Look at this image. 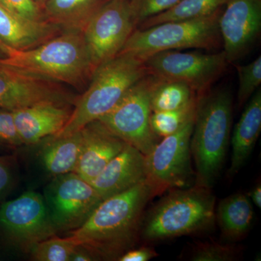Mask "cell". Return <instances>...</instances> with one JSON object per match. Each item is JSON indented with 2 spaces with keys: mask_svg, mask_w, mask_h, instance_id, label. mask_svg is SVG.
Wrapping results in <instances>:
<instances>
[{
  "mask_svg": "<svg viewBox=\"0 0 261 261\" xmlns=\"http://www.w3.org/2000/svg\"><path fill=\"white\" fill-rule=\"evenodd\" d=\"M154 197L147 181L103 200L69 236L96 260H118L140 238L144 211Z\"/></svg>",
  "mask_w": 261,
  "mask_h": 261,
  "instance_id": "1",
  "label": "cell"
},
{
  "mask_svg": "<svg viewBox=\"0 0 261 261\" xmlns=\"http://www.w3.org/2000/svg\"><path fill=\"white\" fill-rule=\"evenodd\" d=\"M0 65L25 74L71 86L88 87L94 68L83 33L65 31L44 44L27 50L12 49Z\"/></svg>",
  "mask_w": 261,
  "mask_h": 261,
  "instance_id": "2",
  "label": "cell"
},
{
  "mask_svg": "<svg viewBox=\"0 0 261 261\" xmlns=\"http://www.w3.org/2000/svg\"><path fill=\"white\" fill-rule=\"evenodd\" d=\"M232 115L228 89L208 91L199 97L190 140L195 185L212 189L219 177L231 139Z\"/></svg>",
  "mask_w": 261,
  "mask_h": 261,
  "instance_id": "3",
  "label": "cell"
},
{
  "mask_svg": "<svg viewBox=\"0 0 261 261\" xmlns=\"http://www.w3.org/2000/svg\"><path fill=\"white\" fill-rule=\"evenodd\" d=\"M216 197L194 185L170 190L142 219L140 238L147 241L197 234L214 228Z\"/></svg>",
  "mask_w": 261,
  "mask_h": 261,
  "instance_id": "4",
  "label": "cell"
},
{
  "mask_svg": "<svg viewBox=\"0 0 261 261\" xmlns=\"http://www.w3.org/2000/svg\"><path fill=\"white\" fill-rule=\"evenodd\" d=\"M148 74L144 61L133 55L119 53L100 65L82 96L77 97L66 124L56 135L60 137L80 132L90 122L111 111L128 89Z\"/></svg>",
  "mask_w": 261,
  "mask_h": 261,
  "instance_id": "5",
  "label": "cell"
},
{
  "mask_svg": "<svg viewBox=\"0 0 261 261\" xmlns=\"http://www.w3.org/2000/svg\"><path fill=\"white\" fill-rule=\"evenodd\" d=\"M223 8L202 18L166 22L145 29H135L120 53L145 61L163 51L181 49L214 50L222 45L219 20Z\"/></svg>",
  "mask_w": 261,
  "mask_h": 261,
  "instance_id": "6",
  "label": "cell"
},
{
  "mask_svg": "<svg viewBox=\"0 0 261 261\" xmlns=\"http://www.w3.org/2000/svg\"><path fill=\"white\" fill-rule=\"evenodd\" d=\"M161 79L147 74L134 84L121 100L99 121L128 145L147 155L155 147L158 137L150 126V99Z\"/></svg>",
  "mask_w": 261,
  "mask_h": 261,
  "instance_id": "7",
  "label": "cell"
},
{
  "mask_svg": "<svg viewBox=\"0 0 261 261\" xmlns=\"http://www.w3.org/2000/svg\"><path fill=\"white\" fill-rule=\"evenodd\" d=\"M195 118L173 135L164 137L145 155L147 180L154 196L190 187L195 173L190 149Z\"/></svg>",
  "mask_w": 261,
  "mask_h": 261,
  "instance_id": "8",
  "label": "cell"
},
{
  "mask_svg": "<svg viewBox=\"0 0 261 261\" xmlns=\"http://www.w3.org/2000/svg\"><path fill=\"white\" fill-rule=\"evenodd\" d=\"M0 231L10 245L29 254L43 240L58 235L44 197L39 192H24L0 207Z\"/></svg>",
  "mask_w": 261,
  "mask_h": 261,
  "instance_id": "9",
  "label": "cell"
},
{
  "mask_svg": "<svg viewBox=\"0 0 261 261\" xmlns=\"http://www.w3.org/2000/svg\"><path fill=\"white\" fill-rule=\"evenodd\" d=\"M144 63L149 74L184 82L199 97L208 92L228 64L224 51L212 54L163 51L146 58Z\"/></svg>",
  "mask_w": 261,
  "mask_h": 261,
  "instance_id": "10",
  "label": "cell"
},
{
  "mask_svg": "<svg viewBox=\"0 0 261 261\" xmlns=\"http://www.w3.org/2000/svg\"><path fill=\"white\" fill-rule=\"evenodd\" d=\"M42 195L58 233L81 227L102 201L91 183L75 172L53 177Z\"/></svg>",
  "mask_w": 261,
  "mask_h": 261,
  "instance_id": "11",
  "label": "cell"
},
{
  "mask_svg": "<svg viewBox=\"0 0 261 261\" xmlns=\"http://www.w3.org/2000/svg\"><path fill=\"white\" fill-rule=\"evenodd\" d=\"M135 30L128 0H109L82 32L94 70L118 56Z\"/></svg>",
  "mask_w": 261,
  "mask_h": 261,
  "instance_id": "12",
  "label": "cell"
},
{
  "mask_svg": "<svg viewBox=\"0 0 261 261\" xmlns=\"http://www.w3.org/2000/svg\"><path fill=\"white\" fill-rule=\"evenodd\" d=\"M77 96L63 84L0 65V108L13 111L42 103L74 106Z\"/></svg>",
  "mask_w": 261,
  "mask_h": 261,
  "instance_id": "13",
  "label": "cell"
},
{
  "mask_svg": "<svg viewBox=\"0 0 261 261\" xmlns=\"http://www.w3.org/2000/svg\"><path fill=\"white\" fill-rule=\"evenodd\" d=\"M220 34L228 63L251 50L261 30V0H228L219 20Z\"/></svg>",
  "mask_w": 261,
  "mask_h": 261,
  "instance_id": "14",
  "label": "cell"
},
{
  "mask_svg": "<svg viewBox=\"0 0 261 261\" xmlns=\"http://www.w3.org/2000/svg\"><path fill=\"white\" fill-rule=\"evenodd\" d=\"M80 130L82 148L75 173L91 183L127 143L99 120L90 122Z\"/></svg>",
  "mask_w": 261,
  "mask_h": 261,
  "instance_id": "15",
  "label": "cell"
},
{
  "mask_svg": "<svg viewBox=\"0 0 261 261\" xmlns=\"http://www.w3.org/2000/svg\"><path fill=\"white\" fill-rule=\"evenodd\" d=\"M146 180L145 154L126 144L91 182V185L103 200L126 192Z\"/></svg>",
  "mask_w": 261,
  "mask_h": 261,
  "instance_id": "16",
  "label": "cell"
},
{
  "mask_svg": "<svg viewBox=\"0 0 261 261\" xmlns=\"http://www.w3.org/2000/svg\"><path fill=\"white\" fill-rule=\"evenodd\" d=\"M73 108L47 102L13 111L23 145H37L44 139L59 133L69 120Z\"/></svg>",
  "mask_w": 261,
  "mask_h": 261,
  "instance_id": "17",
  "label": "cell"
},
{
  "mask_svg": "<svg viewBox=\"0 0 261 261\" xmlns=\"http://www.w3.org/2000/svg\"><path fill=\"white\" fill-rule=\"evenodd\" d=\"M63 31L46 21H36L15 14L0 5V41L15 50L37 47Z\"/></svg>",
  "mask_w": 261,
  "mask_h": 261,
  "instance_id": "18",
  "label": "cell"
},
{
  "mask_svg": "<svg viewBox=\"0 0 261 261\" xmlns=\"http://www.w3.org/2000/svg\"><path fill=\"white\" fill-rule=\"evenodd\" d=\"M261 130V89L260 87L247 101L231 137V166L228 174L234 176L252 152Z\"/></svg>",
  "mask_w": 261,
  "mask_h": 261,
  "instance_id": "19",
  "label": "cell"
},
{
  "mask_svg": "<svg viewBox=\"0 0 261 261\" xmlns=\"http://www.w3.org/2000/svg\"><path fill=\"white\" fill-rule=\"evenodd\" d=\"M109 0H47L42 7L44 21L63 32H82L91 19Z\"/></svg>",
  "mask_w": 261,
  "mask_h": 261,
  "instance_id": "20",
  "label": "cell"
},
{
  "mask_svg": "<svg viewBox=\"0 0 261 261\" xmlns=\"http://www.w3.org/2000/svg\"><path fill=\"white\" fill-rule=\"evenodd\" d=\"M39 157L47 174L54 176L75 172L82 148L81 130L65 136L49 137L42 141Z\"/></svg>",
  "mask_w": 261,
  "mask_h": 261,
  "instance_id": "21",
  "label": "cell"
},
{
  "mask_svg": "<svg viewBox=\"0 0 261 261\" xmlns=\"http://www.w3.org/2000/svg\"><path fill=\"white\" fill-rule=\"evenodd\" d=\"M215 219L223 237L237 242L246 236L254 219V209L249 196L233 194L220 201L215 209Z\"/></svg>",
  "mask_w": 261,
  "mask_h": 261,
  "instance_id": "22",
  "label": "cell"
},
{
  "mask_svg": "<svg viewBox=\"0 0 261 261\" xmlns=\"http://www.w3.org/2000/svg\"><path fill=\"white\" fill-rule=\"evenodd\" d=\"M228 0H180L167 11L142 22L136 29H145L166 22L202 18L224 8Z\"/></svg>",
  "mask_w": 261,
  "mask_h": 261,
  "instance_id": "23",
  "label": "cell"
},
{
  "mask_svg": "<svg viewBox=\"0 0 261 261\" xmlns=\"http://www.w3.org/2000/svg\"><path fill=\"white\" fill-rule=\"evenodd\" d=\"M198 97L187 84L161 79L151 95V109L152 112L175 111L186 107Z\"/></svg>",
  "mask_w": 261,
  "mask_h": 261,
  "instance_id": "24",
  "label": "cell"
},
{
  "mask_svg": "<svg viewBox=\"0 0 261 261\" xmlns=\"http://www.w3.org/2000/svg\"><path fill=\"white\" fill-rule=\"evenodd\" d=\"M198 98L181 109L152 112L150 116V126L154 135L163 138L173 135L187 122L195 118Z\"/></svg>",
  "mask_w": 261,
  "mask_h": 261,
  "instance_id": "25",
  "label": "cell"
},
{
  "mask_svg": "<svg viewBox=\"0 0 261 261\" xmlns=\"http://www.w3.org/2000/svg\"><path fill=\"white\" fill-rule=\"evenodd\" d=\"M77 246L70 236L59 238L56 235L37 244L29 254L33 260L70 261Z\"/></svg>",
  "mask_w": 261,
  "mask_h": 261,
  "instance_id": "26",
  "label": "cell"
},
{
  "mask_svg": "<svg viewBox=\"0 0 261 261\" xmlns=\"http://www.w3.org/2000/svg\"><path fill=\"white\" fill-rule=\"evenodd\" d=\"M238 73L239 89L238 101L239 106H243L261 84V56L255 61L245 65H237Z\"/></svg>",
  "mask_w": 261,
  "mask_h": 261,
  "instance_id": "27",
  "label": "cell"
},
{
  "mask_svg": "<svg viewBox=\"0 0 261 261\" xmlns=\"http://www.w3.org/2000/svg\"><path fill=\"white\" fill-rule=\"evenodd\" d=\"M240 250L233 245H223L216 242L196 243L191 252L193 261H233L238 260Z\"/></svg>",
  "mask_w": 261,
  "mask_h": 261,
  "instance_id": "28",
  "label": "cell"
},
{
  "mask_svg": "<svg viewBox=\"0 0 261 261\" xmlns=\"http://www.w3.org/2000/svg\"><path fill=\"white\" fill-rule=\"evenodd\" d=\"M135 29L149 18L172 8L180 0H128Z\"/></svg>",
  "mask_w": 261,
  "mask_h": 261,
  "instance_id": "29",
  "label": "cell"
},
{
  "mask_svg": "<svg viewBox=\"0 0 261 261\" xmlns=\"http://www.w3.org/2000/svg\"><path fill=\"white\" fill-rule=\"evenodd\" d=\"M0 142L9 148L23 145L15 125L12 111L0 108Z\"/></svg>",
  "mask_w": 261,
  "mask_h": 261,
  "instance_id": "30",
  "label": "cell"
},
{
  "mask_svg": "<svg viewBox=\"0 0 261 261\" xmlns=\"http://www.w3.org/2000/svg\"><path fill=\"white\" fill-rule=\"evenodd\" d=\"M0 5L20 16L36 21H44L42 9L34 0H0Z\"/></svg>",
  "mask_w": 261,
  "mask_h": 261,
  "instance_id": "31",
  "label": "cell"
},
{
  "mask_svg": "<svg viewBox=\"0 0 261 261\" xmlns=\"http://www.w3.org/2000/svg\"><path fill=\"white\" fill-rule=\"evenodd\" d=\"M14 155H0V199L11 190L14 183Z\"/></svg>",
  "mask_w": 261,
  "mask_h": 261,
  "instance_id": "32",
  "label": "cell"
},
{
  "mask_svg": "<svg viewBox=\"0 0 261 261\" xmlns=\"http://www.w3.org/2000/svg\"><path fill=\"white\" fill-rule=\"evenodd\" d=\"M159 256V254L150 247H142L132 248L121 255L118 261H148Z\"/></svg>",
  "mask_w": 261,
  "mask_h": 261,
  "instance_id": "33",
  "label": "cell"
},
{
  "mask_svg": "<svg viewBox=\"0 0 261 261\" xmlns=\"http://www.w3.org/2000/svg\"><path fill=\"white\" fill-rule=\"evenodd\" d=\"M97 260L95 257L87 249L78 245L72 253L70 261H92Z\"/></svg>",
  "mask_w": 261,
  "mask_h": 261,
  "instance_id": "34",
  "label": "cell"
},
{
  "mask_svg": "<svg viewBox=\"0 0 261 261\" xmlns=\"http://www.w3.org/2000/svg\"><path fill=\"white\" fill-rule=\"evenodd\" d=\"M249 197L252 202H253L257 207H261V185L259 183L250 191Z\"/></svg>",
  "mask_w": 261,
  "mask_h": 261,
  "instance_id": "35",
  "label": "cell"
},
{
  "mask_svg": "<svg viewBox=\"0 0 261 261\" xmlns=\"http://www.w3.org/2000/svg\"><path fill=\"white\" fill-rule=\"evenodd\" d=\"M12 49H13L12 48L8 47L0 41V60L8 58Z\"/></svg>",
  "mask_w": 261,
  "mask_h": 261,
  "instance_id": "36",
  "label": "cell"
},
{
  "mask_svg": "<svg viewBox=\"0 0 261 261\" xmlns=\"http://www.w3.org/2000/svg\"><path fill=\"white\" fill-rule=\"evenodd\" d=\"M34 1L38 5V6L42 9V7L44 6V5L45 4L47 0H34Z\"/></svg>",
  "mask_w": 261,
  "mask_h": 261,
  "instance_id": "37",
  "label": "cell"
},
{
  "mask_svg": "<svg viewBox=\"0 0 261 261\" xmlns=\"http://www.w3.org/2000/svg\"><path fill=\"white\" fill-rule=\"evenodd\" d=\"M7 148H9V147H7L6 145H3V143H1V142H0V151L5 150V149Z\"/></svg>",
  "mask_w": 261,
  "mask_h": 261,
  "instance_id": "38",
  "label": "cell"
}]
</instances>
